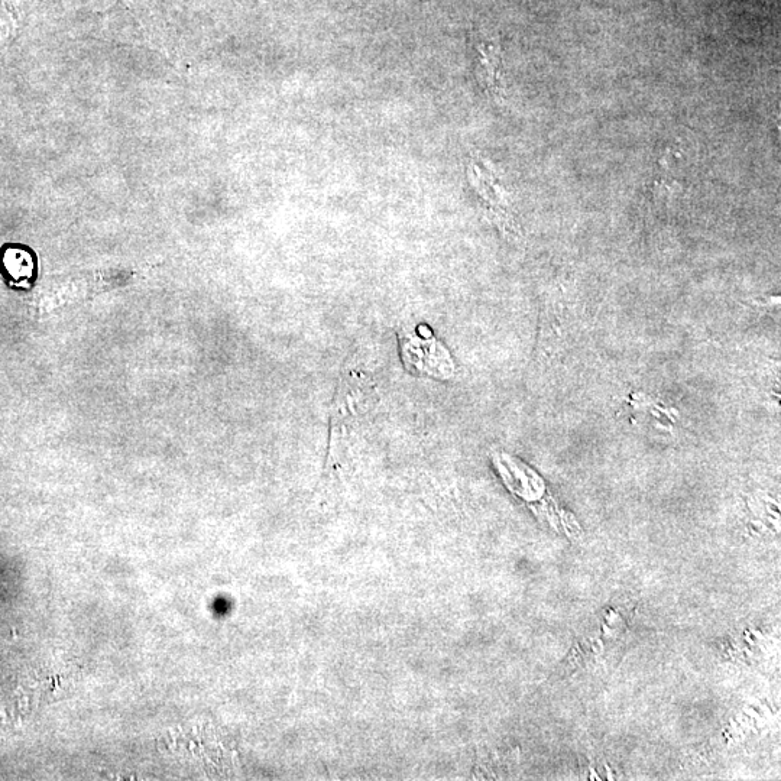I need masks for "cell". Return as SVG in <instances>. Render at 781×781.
Instances as JSON below:
<instances>
[{"label": "cell", "mask_w": 781, "mask_h": 781, "mask_svg": "<svg viewBox=\"0 0 781 781\" xmlns=\"http://www.w3.org/2000/svg\"><path fill=\"white\" fill-rule=\"evenodd\" d=\"M403 358L405 365L427 377L447 378L453 374L450 353L430 332H408L404 336Z\"/></svg>", "instance_id": "cell-1"}, {"label": "cell", "mask_w": 781, "mask_h": 781, "mask_svg": "<svg viewBox=\"0 0 781 781\" xmlns=\"http://www.w3.org/2000/svg\"><path fill=\"white\" fill-rule=\"evenodd\" d=\"M473 61L478 83L489 97L501 96L502 60L499 41L484 32H476L472 37Z\"/></svg>", "instance_id": "cell-2"}]
</instances>
